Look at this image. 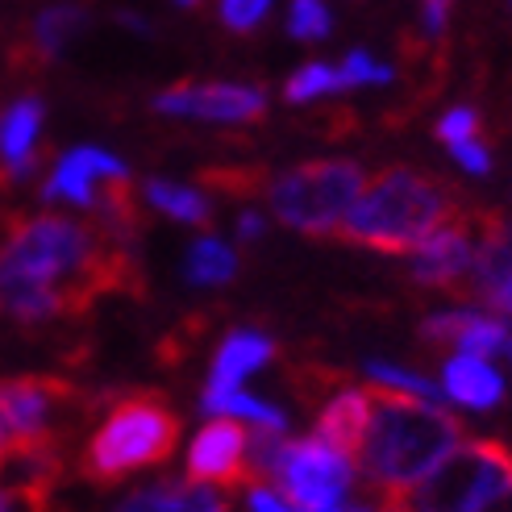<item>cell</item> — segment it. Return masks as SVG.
<instances>
[{
    "mask_svg": "<svg viewBox=\"0 0 512 512\" xmlns=\"http://www.w3.org/2000/svg\"><path fill=\"white\" fill-rule=\"evenodd\" d=\"M138 279L130 246L75 217H9L0 238V317L46 325L88 313L100 296Z\"/></svg>",
    "mask_w": 512,
    "mask_h": 512,
    "instance_id": "6da1fadb",
    "label": "cell"
},
{
    "mask_svg": "<svg viewBox=\"0 0 512 512\" xmlns=\"http://www.w3.org/2000/svg\"><path fill=\"white\" fill-rule=\"evenodd\" d=\"M463 442V425L442 404L383 392L371 396V417L363 446H358V463L367 479L383 496H404L442 463V458Z\"/></svg>",
    "mask_w": 512,
    "mask_h": 512,
    "instance_id": "7a4b0ae2",
    "label": "cell"
},
{
    "mask_svg": "<svg viewBox=\"0 0 512 512\" xmlns=\"http://www.w3.org/2000/svg\"><path fill=\"white\" fill-rule=\"evenodd\" d=\"M454 217L458 204L442 179H433L417 167H388L354 200L338 238L379 254H413Z\"/></svg>",
    "mask_w": 512,
    "mask_h": 512,
    "instance_id": "3957f363",
    "label": "cell"
},
{
    "mask_svg": "<svg viewBox=\"0 0 512 512\" xmlns=\"http://www.w3.org/2000/svg\"><path fill=\"white\" fill-rule=\"evenodd\" d=\"M179 446V417L175 408L155 392L121 396L105 421L92 429L80 454V471L92 483H121L138 471L163 467Z\"/></svg>",
    "mask_w": 512,
    "mask_h": 512,
    "instance_id": "277c9868",
    "label": "cell"
},
{
    "mask_svg": "<svg viewBox=\"0 0 512 512\" xmlns=\"http://www.w3.org/2000/svg\"><path fill=\"white\" fill-rule=\"evenodd\" d=\"M367 175L350 159H313L292 171H279L267 184V204L275 221H284L296 234L329 238L338 234L354 200L363 196Z\"/></svg>",
    "mask_w": 512,
    "mask_h": 512,
    "instance_id": "5b68a950",
    "label": "cell"
},
{
    "mask_svg": "<svg viewBox=\"0 0 512 512\" xmlns=\"http://www.w3.org/2000/svg\"><path fill=\"white\" fill-rule=\"evenodd\" d=\"M504 483H512V450L496 438H475L458 442L400 504L408 512H475Z\"/></svg>",
    "mask_w": 512,
    "mask_h": 512,
    "instance_id": "8992f818",
    "label": "cell"
},
{
    "mask_svg": "<svg viewBox=\"0 0 512 512\" xmlns=\"http://www.w3.org/2000/svg\"><path fill=\"white\" fill-rule=\"evenodd\" d=\"M271 488L292 500L300 512H334L350 496V479H354V458L321 442L317 433L304 442H279V454L267 471Z\"/></svg>",
    "mask_w": 512,
    "mask_h": 512,
    "instance_id": "52a82bcc",
    "label": "cell"
},
{
    "mask_svg": "<svg viewBox=\"0 0 512 512\" xmlns=\"http://www.w3.org/2000/svg\"><path fill=\"white\" fill-rule=\"evenodd\" d=\"M75 400L67 379L13 375L0 379V454L21 446H59L55 421Z\"/></svg>",
    "mask_w": 512,
    "mask_h": 512,
    "instance_id": "ba28073f",
    "label": "cell"
},
{
    "mask_svg": "<svg viewBox=\"0 0 512 512\" xmlns=\"http://www.w3.org/2000/svg\"><path fill=\"white\" fill-rule=\"evenodd\" d=\"M155 113L163 117H192L213 125H250L267 117V92L254 84H175L163 88L155 100Z\"/></svg>",
    "mask_w": 512,
    "mask_h": 512,
    "instance_id": "9c48e42d",
    "label": "cell"
},
{
    "mask_svg": "<svg viewBox=\"0 0 512 512\" xmlns=\"http://www.w3.org/2000/svg\"><path fill=\"white\" fill-rule=\"evenodd\" d=\"M246 450H250V433L246 425L229 421V417H217L209 425H200V433L188 446V479L192 483H234L250 479V463H246Z\"/></svg>",
    "mask_w": 512,
    "mask_h": 512,
    "instance_id": "30bf717a",
    "label": "cell"
},
{
    "mask_svg": "<svg viewBox=\"0 0 512 512\" xmlns=\"http://www.w3.org/2000/svg\"><path fill=\"white\" fill-rule=\"evenodd\" d=\"M113 179H130V167L100 146H75L55 163V171H50V179L42 184V196L92 213L96 196L105 192V184H113Z\"/></svg>",
    "mask_w": 512,
    "mask_h": 512,
    "instance_id": "8fae6325",
    "label": "cell"
},
{
    "mask_svg": "<svg viewBox=\"0 0 512 512\" xmlns=\"http://www.w3.org/2000/svg\"><path fill=\"white\" fill-rule=\"evenodd\" d=\"M413 279L421 288H463L475 275V229L471 217H454L413 250Z\"/></svg>",
    "mask_w": 512,
    "mask_h": 512,
    "instance_id": "7c38bea8",
    "label": "cell"
},
{
    "mask_svg": "<svg viewBox=\"0 0 512 512\" xmlns=\"http://www.w3.org/2000/svg\"><path fill=\"white\" fill-rule=\"evenodd\" d=\"M46 121L42 96H17L9 109H0V179L21 184L38 171V134Z\"/></svg>",
    "mask_w": 512,
    "mask_h": 512,
    "instance_id": "4fadbf2b",
    "label": "cell"
},
{
    "mask_svg": "<svg viewBox=\"0 0 512 512\" xmlns=\"http://www.w3.org/2000/svg\"><path fill=\"white\" fill-rule=\"evenodd\" d=\"M421 338L458 346L463 354H475V358H492L508 350V325L479 309H450V313H429L421 321Z\"/></svg>",
    "mask_w": 512,
    "mask_h": 512,
    "instance_id": "5bb4252c",
    "label": "cell"
},
{
    "mask_svg": "<svg viewBox=\"0 0 512 512\" xmlns=\"http://www.w3.org/2000/svg\"><path fill=\"white\" fill-rule=\"evenodd\" d=\"M367 417H371V392L338 388V392H329L317 408V438L329 442L334 450H342L346 458H354L358 446H363Z\"/></svg>",
    "mask_w": 512,
    "mask_h": 512,
    "instance_id": "9a60e30c",
    "label": "cell"
},
{
    "mask_svg": "<svg viewBox=\"0 0 512 512\" xmlns=\"http://www.w3.org/2000/svg\"><path fill=\"white\" fill-rule=\"evenodd\" d=\"M442 392L471 408V413H492V408L504 400V375L488 363V358L475 354H454L442 367Z\"/></svg>",
    "mask_w": 512,
    "mask_h": 512,
    "instance_id": "2e32d148",
    "label": "cell"
},
{
    "mask_svg": "<svg viewBox=\"0 0 512 512\" xmlns=\"http://www.w3.org/2000/svg\"><path fill=\"white\" fill-rule=\"evenodd\" d=\"M275 358V342L259 329H234L221 346H217V358H213V371H209V388L217 392H229L238 388L242 379H250L254 371H263Z\"/></svg>",
    "mask_w": 512,
    "mask_h": 512,
    "instance_id": "e0dca14e",
    "label": "cell"
},
{
    "mask_svg": "<svg viewBox=\"0 0 512 512\" xmlns=\"http://www.w3.org/2000/svg\"><path fill=\"white\" fill-rule=\"evenodd\" d=\"M109 512H229V504L204 483H150L130 492Z\"/></svg>",
    "mask_w": 512,
    "mask_h": 512,
    "instance_id": "ac0fdd59",
    "label": "cell"
},
{
    "mask_svg": "<svg viewBox=\"0 0 512 512\" xmlns=\"http://www.w3.org/2000/svg\"><path fill=\"white\" fill-rule=\"evenodd\" d=\"M88 9L84 5H71V0H63V5H50L34 17L30 25V42H25V50H30L34 63H55L63 50L80 38L88 30Z\"/></svg>",
    "mask_w": 512,
    "mask_h": 512,
    "instance_id": "d6986e66",
    "label": "cell"
},
{
    "mask_svg": "<svg viewBox=\"0 0 512 512\" xmlns=\"http://www.w3.org/2000/svg\"><path fill=\"white\" fill-rule=\"evenodd\" d=\"M200 408L213 417H229V421H246L254 429H267V433H284L288 429V413L279 404L263 400V396H250L242 388H229V392H217V388H204L200 392Z\"/></svg>",
    "mask_w": 512,
    "mask_h": 512,
    "instance_id": "ffe728a7",
    "label": "cell"
},
{
    "mask_svg": "<svg viewBox=\"0 0 512 512\" xmlns=\"http://www.w3.org/2000/svg\"><path fill=\"white\" fill-rule=\"evenodd\" d=\"M150 209H159L171 221H184V225H209L213 221V200L204 196L192 184H175V179H146L142 188Z\"/></svg>",
    "mask_w": 512,
    "mask_h": 512,
    "instance_id": "44dd1931",
    "label": "cell"
},
{
    "mask_svg": "<svg viewBox=\"0 0 512 512\" xmlns=\"http://www.w3.org/2000/svg\"><path fill=\"white\" fill-rule=\"evenodd\" d=\"M184 279L196 288H221L238 279V250L221 238H196L184 254Z\"/></svg>",
    "mask_w": 512,
    "mask_h": 512,
    "instance_id": "7402d4cb",
    "label": "cell"
},
{
    "mask_svg": "<svg viewBox=\"0 0 512 512\" xmlns=\"http://www.w3.org/2000/svg\"><path fill=\"white\" fill-rule=\"evenodd\" d=\"M334 92H346L334 63H304L300 71L288 75V84H284V100H288V105H309V100L334 96Z\"/></svg>",
    "mask_w": 512,
    "mask_h": 512,
    "instance_id": "603a6c76",
    "label": "cell"
},
{
    "mask_svg": "<svg viewBox=\"0 0 512 512\" xmlns=\"http://www.w3.org/2000/svg\"><path fill=\"white\" fill-rule=\"evenodd\" d=\"M363 371H367V379L375 383V388H383V392L417 396V400H433V404L442 400V383H438V379H425V375L408 371V367H396V363H367Z\"/></svg>",
    "mask_w": 512,
    "mask_h": 512,
    "instance_id": "cb8c5ba5",
    "label": "cell"
},
{
    "mask_svg": "<svg viewBox=\"0 0 512 512\" xmlns=\"http://www.w3.org/2000/svg\"><path fill=\"white\" fill-rule=\"evenodd\" d=\"M334 30V13H329L325 0H292L288 9V34L296 42H321Z\"/></svg>",
    "mask_w": 512,
    "mask_h": 512,
    "instance_id": "d4e9b609",
    "label": "cell"
},
{
    "mask_svg": "<svg viewBox=\"0 0 512 512\" xmlns=\"http://www.w3.org/2000/svg\"><path fill=\"white\" fill-rule=\"evenodd\" d=\"M338 75H342V88H371V84H392V67L375 63L367 50H350V55L338 63Z\"/></svg>",
    "mask_w": 512,
    "mask_h": 512,
    "instance_id": "484cf974",
    "label": "cell"
},
{
    "mask_svg": "<svg viewBox=\"0 0 512 512\" xmlns=\"http://www.w3.org/2000/svg\"><path fill=\"white\" fill-rule=\"evenodd\" d=\"M217 13H221V21H225V30L250 34V30H259V25L267 21L271 0H221Z\"/></svg>",
    "mask_w": 512,
    "mask_h": 512,
    "instance_id": "4316f807",
    "label": "cell"
},
{
    "mask_svg": "<svg viewBox=\"0 0 512 512\" xmlns=\"http://www.w3.org/2000/svg\"><path fill=\"white\" fill-rule=\"evenodd\" d=\"M438 138H442L446 146H458V142L479 138V113H475L471 105H458V109L442 113V121H438Z\"/></svg>",
    "mask_w": 512,
    "mask_h": 512,
    "instance_id": "83f0119b",
    "label": "cell"
},
{
    "mask_svg": "<svg viewBox=\"0 0 512 512\" xmlns=\"http://www.w3.org/2000/svg\"><path fill=\"white\" fill-rule=\"evenodd\" d=\"M450 155H454V163H458V167H463V171H471V175H488V171H492V150L483 146L479 138L450 146Z\"/></svg>",
    "mask_w": 512,
    "mask_h": 512,
    "instance_id": "f1b7e54d",
    "label": "cell"
},
{
    "mask_svg": "<svg viewBox=\"0 0 512 512\" xmlns=\"http://www.w3.org/2000/svg\"><path fill=\"white\" fill-rule=\"evenodd\" d=\"M450 9H454V0H421V25H425V38L429 42H438L446 34Z\"/></svg>",
    "mask_w": 512,
    "mask_h": 512,
    "instance_id": "f546056e",
    "label": "cell"
},
{
    "mask_svg": "<svg viewBox=\"0 0 512 512\" xmlns=\"http://www.w3.org/2000/svg\"><path fill=\"white\" fill-rule=\"evenodd\" d=\"M246 508L250 512H300L292 500H284L275 488H250L246 492Z\"/></svg>",
    "mask_w": 512,
    "mask_h": 512,
    "instance_id": "4dcf8cb0",
    "label": "cell"
},
{
    "mask_svg": "<svg viewBox=\"0 0 512 512\" xmlns=\"http://www.w3.org/2000/svg\"><path fill=\"white\" fill-rule=\"evenodd\" d=\"M479 296H483V304H488L492 313H504V317H512V271H508L504 279H496L492 288H483Z\"/></svg>",
    "mask_w": 512,
    "mask_h": 512,
    "instance_id": "1f68e13d",
    "label": "cell"
},
{
    "mask_svg": "<svg viewBox=\"0 0 512 512\" xmlns=\"http://www.w3.org/2000/svg\"><path fill=\"white\" fill-rule=\"evenodd\" d=\"M263 234H267V217L254 213V209H246V213L238 217V238H242V242H259Z\"/></svg>",
    "mask_w": 512,
    "mask_h": 512,
    "instance_id": "d6a6232c",
    "label": "cell"
},
{
    "mask_svg": "<svg viewBox=\"0 0 512 512\" xmlns=\"http://www.w3.org/2000/svg\"><path fill=\"white\" fill-rule=\"evenodd\" d=\"M475 512H512V483H504L500 492H492V496L483 500Z\"/></svg>",
    "mask_w": 512,
    "mask_h": 512,
    "instance_id": "836d02e7",
    "label": "cell"
},
{
    "mask_svg": "<svg viewBox=\"0 0 512 512\" xmlns=\"http://www.w3.org/2000/svg\"><path fill=\"white\" fill-rule=\"evenodd\" d=\"M117 21H121V25H130L134 34H150V25H146L142 17H134V13H117Z\"/></svg>",
    "mask_w": 512,
    "mask_h": 512,
    "instance_id": "e575fe53",
    "label": "cell"
},
{
    "mask_svg": "<svg viewBox=\"0 0 512 512\" xmlns=\"http://www.w3.org/2000/svg\"><path fill=\"white\" fill-rule=\"evenodd\" d=\"M379 512H408V508L400 504V496H383V504H379Z\"/></svg>",
    "mask_w": 512,
    "mask_h": 512,
    "instance_id": "d590c367",
    "label": "cell"
},
{
    "mask_svg": "<svg viewBox=\"0 0 512 512\" xmlns=\"http://www.w3.org/2000/svg\"><path fill=\"white\" fill-rule=\"evenodd\" d=\"M175 5H184V9H196V5H200V0H175Z\"/></svg>",
    "mask_w": 512,
    "mask_h": 512,
    "instance_id": "8d00e7d4",
    "label": "cell"
},
{
    "mask_svg": "<svg viewBox=\"0 0 512 512\" xmlns=\"http://www.w3.org/2000/svg\"><path fill=\"white\" fill-rule=\"evenodd\" d=\"M508 354H512V338H508Z\"/></svg>",
    "mask_w": 512,
    "mask_h": 512,
    "instance_id": "74e56055",
    "label": "cell"
}]
</instances>
